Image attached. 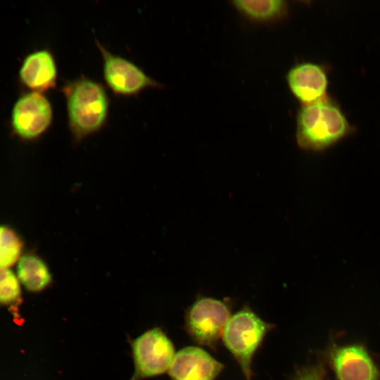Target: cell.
I'll list each match as a JSON object with an SVG mask.
<instances>
[{"instance_id": "8", "label": "cell", "mask_w": 380, "mask_h": 380, "mask_svg": "<svg viewBox=\"0 0 380 380\" xmlns=\"http://www.w3.org/2000/svg\"><path fill=\"white\" fill-rule=\"evenodd\" d=\"M53 110L42 93L32 91L21 96L14 105L12 125L24 139H34L44 133L51 124Z\"/></svg>"}, {"instance_id": "5", "label": "cell", "mask_w": 380, "mask_h": 380, "mask_svg": "<svg viewBox=\"0 0 380 380\" xmlns=\"http://www.w3.org/2000/svg\"><path fill=\"white\" fill-rule=\"evenodd\" d=\"M132 348L135 365L132 380L164 373L170 368L175 356L172 342L158 328L150 329L137 338Z\"/></svg>"}, {"instance_id": "15", "label": "cell", "mask_w": 380, "mask_h": 380, "mask_svg": "<svg viewBox=\"0 0 380 380\" xmlns=\"http://www.w3.org/2000/svg\"><path fill=\"white\" fill-rule=\"evenodd\" d=\"M18 278L8 268L0 269V304L13 305L20 298Z\"/></svg>"}, {"instance_id": "7", "label": "cell", "mask_w": 380, "mask_h": 380, "mask_svg": "<svg viewBox=\"0 0 380 380\" xmlns=\"http://www.w3.org/2000/svg\"><path fill=\"white\" fill-rule=\"evenodd\" d=\"M327 360L336 380H380V371L362 344L333 343Z\"/></svg>"}, {"instance_id": "10", "label": "cell", "mask_w": 380, "mask_h": 380, "mask_svg": "<svg viewBox=\"0 0 380 380\" xmlns=\"http://www.w3.org/2000/svg\"><path fill=\"white\" fill-rule=\"evenodd\" d=\"M223 365L198 347H187L175 355L169 368L172 380H214Z\"/></svg>"}, {"instance_id": "2", "label": "cell", "mask_w": 380, "mask_h": 380, "mask_svg": "<svg viewBox=\"0 0 380 380\" xmlns=\"http://www.w3.org/2000/svg\"><path fill=\"white\" fill-rule=\"evenodd\" d=\"M63 91L70 129L76 142L103 127L108 114L109 100L101 84L82 77L66 84Z\"/></svg>"}, {"instance_id": "1", "label": "cell", "mask_w": 380, "mask_h": 380, "mask_svg": "<svg viewBox=\"0 0 380 380\" xmlns=\"http://www.w3.org/2000/svg\"><path fill=\"white\" fill-rule=\"evenodd\" d=\"M352 126L336 101L327 96L298 112L296 140L302 149L319 152L350 135Z\"/></svg>"}, {"instance_id": "4", "label": "cell", "mask_w": 380, "mask_h": 380, "mask_svg": "<svg viewBox=\"0 0 380 380\" xmlns=\"http://www.w3.org/2000/svg\"><path fill=\"white\" fill-rule=\"evenodd\" d=\"M230 318V310L222 300L213 298L198 299L189 308L186 327L198 344L214 347Z\"/></svg>"}, {"instance_id": "9", "label": "cell", "mask_w": 380, "mask_h": 380, "mask_svg": "<svg viewBox=\"0 0 380 380\" xmlns=\"http://www.w3.org/2000/svg\"><path fill=\"white\" fill-rule=\"evenodd\" d=\"M290 91L302 106L309 105L326 97L329 78L325 68L312 62L300 63L286 75Z\"/></svg>"}, {"instance_id": "6", "label": "cell", "mask_w": 380, "mask_h": 380, "mask_svg": "<svg viewBox=\"0 0 380 380\" xmlns=\"http://www.w3.org/2000/svg\"><path fill=\"white\" fill-rule=\"evenodd\" d=\"M96 44L103 58L104 80L115 94L130 96L148 88L161 87L132 62L109 52L99 42Z\"/></svg>"}, {"instance_id": "13", "label": "cell", "mask_w": 380, "mask_h": 380, "mask_svg": "<svg viewBox=\"0 0 380 380\" xmlns=\"http://www.w3.org/2000/svg\"><path fill=\"white\" fill-rule=\"evenodd\" d=\"M233 6L245 17L257 22H270L282 18L287 3L282 0H236Z\"/></svg>"}, {"instance_id": "3", "label": "cell", "mask_w": 380, "mask_h": 380, "mask_svg": "<svg viewBox=\"0 0 380 380\" xmlns=\"http://www.w3.org/2000/svg\"><path fill=\"white\" fill-rule=\"evenodd\" d=\"M271 326L247 307L230 317L223 341L247 380L252 377L253 357Z\"/></svg>"}, {"instance_id": "12", "label": "cell", "mask_w": 380, "mask_h": 380, "mask_svg": "<svg viewBox=\"0 0 380 380\" xmlns=\"http://www.w3.org/2000/svg\"><path fill=\"white\" fill-rule=\"evenodd\" d=\"M18 278L27 290L39 292L51 282V274L45 262L38 255H23L17 266Z\"/></svg>"}, {"instance_id": "14", "label": "cell", "mask_w": 380, "mask_h": 380, "mask_svg": "<svg viewBox=\"0 0 380 380\" xmlns=\"http://www.w3.org/2000/svg\"><path fill=\"white\" fill-rule=\"evenodd\" d=\"M23 243L12 229L0 226V269H7L20 258Z\"/></svg>"}, {"instance_id": "11", "label": "cell", "mask_w": 380, "mask_h": 380, "mask_svg": "<svg viewBox=\"0 0 380 380\" xmlns=\"http://www.w3.org/2000/svg\"><path fill=\"white\" fill-rule=\"evenodd\" d=\"M20 77L23 84L35 92L54 87L57 68L52 54L40 50L28 55L21 66Z\"/></svg>"}, {"instance_id": "16", "label": "cell", "mask_w": 380, "mask_h": 380, "mask_svg": "<svg viewBox=\"0 0 380 380\" xmlns=\"http://www.w3.org/2000/svg\"><path fill=\"white\" fill-rule=\"evenodd\" d=\"M291 380H324V372L318 365L301 368Z\"/></svg>"}]
</instances>
